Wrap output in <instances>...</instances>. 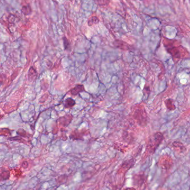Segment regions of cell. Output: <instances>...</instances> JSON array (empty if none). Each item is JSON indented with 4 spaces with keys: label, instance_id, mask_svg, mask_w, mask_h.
Instances as JSON below:
<instances>
[{
    "label": "cell",
    "instance_id": "obj_6",
    "mask_svg": "<svg viewBox=\"0 0 190 190\" xmlns=\"http://www.w3.org/2000/svg\"><path fill=\"white\" fill-rule=\"evenodd\" d=\"M21 12L24 15H30L32 13V9L30 6L28 4L23 5L21 9Z\"/></svg>",
    "mask_w": 190,
    "mask_h": 190
},
{
    "label": "cell",
    "instance_id": "obj_3",
    "mask_svg": "<svg viewBox=\"0 0 190 190\" xmlns=\"http://www.w3.org/2000/svg\"><path fill=\"white\" fill-rule=\"evenodd\" d=\"M37 77V72L33 66H31L28 72V79L30 82L35 80Z\"/></svg>",
    "mask_w": 190,
    "mask_h": 190
},
{
    "label": "cell",
    "instance_id": "obj_7",
    "mask_svg": "<svg viewBox=\"0 0 190 190\" xmlns=\"http://www.w3.org/2000/svg\"><path fill=\"white\" fill-rule=\"evenodd\" d=\"M75 102L74 99H72V98H69L68 99H66L65 100V104H64V107L65 108H71L72 107L75 105Z\"/></svg>",
    "mask_w": 190,
    "mask_h": 190
},
{
    "label": "cell",
    "instance_id": "obj_8",
    "mask_svg": "<svg viewBox=\"0 0 190 190\" xmlns=\"http://www.w3.org/2000/svg\"><path fill=\"white\" fill-rule=\"evenodd\" d=\"M63 40L64 47L65 50H66V51H70L71 46H70V42L69 41V40L65 36H64L63 37Z\"/></svg>",
    "mask_w": 190,
    "mask_h": 190
},
{
    "label": "cell",
    "instance_id": "obj_9",
    "mask_svg": "<svg viewBox=\"0 0 190 190\" xmlns=\"http://www.w3.org/2000/svg\"><path fill=\"white\" fill-rule=\"evenodd\" d=\"M110 2V0H98V4L100 6H107Z\"/></svg>",
    "mask_w": 190,
    "mask_h": 190
},
{
    "label": "cell",
    "instance_id": "obj_5",
    "mask_svg": "<svg viewBox=\"0 0 190 190\" xmlns=\"http://www.w3.org/2000/svg\"><path fill=\"white\" fill-rule=\"evenodd\" d=\"M99 18H98L97 16H93L89 18L88 21V25L89 26H92L93 25H95L99 23Z\"/></svg>",
    "mask_w": 190,
    "mask_h": 190
},
{
    "label": "cell",
    "instance_id": "obj_12",
    "mask_svg": "<svg viewBox=\"0 0 190 190\" xmlns=\"http://www.w3.org/2000/svg\"><path fill=\"white\" fill-rule=\"evenodd\" d=\"M140 1H143V0H140Z\"/></svg>",
    "mask_w": 190,
    "mask_h": 190
},
{
    "label": "cell",
    "instance_id": "obj_11",
    "mask_svg": "<svg viewBox=\"0 0 190 190\" xmlns=\"http://www.w3.org/2000/svg\"><path fill=\"white\" fill-rule=\"evenodd\" d=\"M22 166L24 168H26L28 167V163L26 161H24L23 162V164H22Z\"/></svg>",
    "mask_w": 190,
    "mask_h": 190
},
{
    "label": "cell",
    "instance_id": "obj_4",
    "mask_svg": "<svg viewBox=\"0 0 190 190\" xmlns=\"http://www.w3.org/2000/svg\"><path fill=\"white\" fill-rule=\"evenodd\" d=\"M84 91H85V89L83 85L77 84L71 89L70 93L72 95H77L79 94L80 93Z\"/></svg>",
    "mask_w": 190,
    "mask_h": 190
},
{
    "label": "cell",
    "instance_id": "obj_10",
    "mask_svg": "<svg viewBox=\"0 0 190 190\" xmlns=\"http://www.w3.org/2000/svg\"><path fill=\"white\" fill-rule=\"evenodd\" d=\"M1 180H7L10 177V172L9 171H4L1 173Z\"/></svg>",
    "mask_w": 190,
    "mask_h": 190
},
{
    "label": "cell",
    "instance_id": "obj_2",
    "mask_svg": "<svg viewBox=\"0 0 190 190\" xmlns=\"http://www.w3.org/2000/svg\"><path fill=\"white\" fill-rule=\"evenodd\" d=\"M113 44L114 45L119 49L122 50H129L130 49V45L122 40H116L113 42Z\"/></svg>",
    "mask_w": 190,
    "mask_h": 190
},
{
    "label": "cell",
    "instance_id": "obj_1",
    "mask_svg": "<svg viewBox=\"0 0 190 190\" xmlns=\"http://www.w3.org/2000/svg\"><path fill=\"white\" fill-rule=\"evenodd\" d=\"M163 136L161 133H156L152 136L149 140L148 145V151L150 153H153L156 149L163 140Z\"/></svg>",
    "mask_w": 190,
    "mask_h": 190
}]
</instances>
